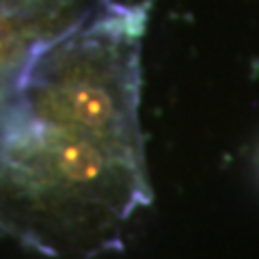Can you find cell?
Segmentation results:
<instances>
[{
  "label": "cell",
  "instance_id": "1",
  "mask_svg": "<svg viewBox=\"0 0 259 259\" xmlns=\"http://www.w3.org/2000/svg\"><path fill=\"white\" fill-rule=\"evenodd\" d=\"M147 9L110 0L39 56L0 115V221L78 257L151 203L141 132Z\"/></svg>",
  "mask_w": 259,
  "mask_h": 259
},
{
  "label": "cell",
  "instance_id": "2",
  "mask_svg": "<svg viewBox=\"0 0 259 259\" xmlns=\"http://www.w3.org/2000/svg\"><path fill=\"white\" fill-rule=\"evenodd\" d=\"M110 0H0V115L48 48L82 28Z\"/></svg>",
  "mask_w": 259,
  "mask_h": 259
}]
</instances>
